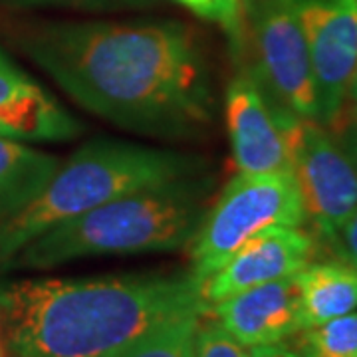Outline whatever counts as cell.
I'll return each mask as SVG.
<instances>
[{
	"label": "cell",
	"instance_id": "obj_5",
	"mask_svg": "<svg viewBox=\"0 0 357 357\" xmlns=\"http://www.w3.org/2000/svg\"><path fill=\"white\" fill-rule=\"evenodd\" d=\"M306 222L298 183L286 173H238L208 206L191 241V276L203 286L248 238L272 227Z\"/></svg>",
	"mask_w": 357,
	"mask_h": 357
},
{
	"label": "cell",
	"instance_id": "obj_14",
	"mask_svg": "<svg viewBox=\"0 0 357 357\" xmlns=\"http://www.w3.org/2000/svg\"><path fill=\"white\" fill-rule=\"evenodd\" d=\"M58 167L56 155L0 137V225L32 203Z\"/></svg>",
	"mask_w": 357,
	"mask_h": 357
},
{
	"label": "cell",
	"instance_id": "obj_11",
	"mask_svg": "<svg viewBox=\"0 0 357 357\" xmlns=\"http://www.w3.org/2000/svg\"><path fill=\"white\" fill-rule=\"evenodd\" d=\"M213 314L246 347L280 344L302 330L298 274L232 294L213 304Z\"/></svg>",
	"mask_w": 357,
	"mask_h": 357
},
{
	"label": "cell",
	"instance_id": "obj_3",
	"mask_svg": "<svg viewBox=\"0 0 357 357\" xmlns=\"http://www.w3.org/2000/svg\"><path fill=\"white\" fill-rule=\"evenodd\" d=\"M213 183L201 173L126 192L42 232L6 264L48 270L93 256L185 248L211 206Z\"/></svg>",
	"mask_w": 357,
	"mask_h": 357
},
{
	"label": "cell",
	"instance_id": "obj_7",
	"mask_svg": "<svg viewBox=\"0 0 357 357\" xmlns=\"http://www.w3.org/2000/svg\"><path fill=\"white\" fill-rule=\"evenodd\" d=\"M292 175L306 220L333 238L357 211V169L316 119H298L294 128Z\"/></svg>",
	"mask_w": 357,
	"mask_h": 357
},
{
	"label": "cell",
	"instance_id": "obj_22",
	"mask_svg": "<svg viewBox=\"0 0 357 357\" xmlns=\"http://www.w3.org/2000/svg\"><path fill=\"white\" fill-rule=\"evenodd\" d=\"M345 153L349 155L351 163L357 169V126H354L345 135Z\"/></svg>",
	"mask_w": 357,
	"mask_h": 357
},
{
	"label": "cell",
	"instance_id": "obj_9",
	"mask_svg": "<svg viewBox=\"0 0 357 357\" xmlns=\"http://www.w3.org/2000/svg\"><path fill=\"white\" fill-rule=\"evenodd\" d=\"M318 100V121L332 126L342 114L357 74L356 0H296Z\"/></svg>",
	"mask_w": 357,
	"mask_h": 357
},
{
	"label": "cell",
	"instance_id": "obj_1",
	"mask_svg": "<svg viewBox=\"0 0 357 357\" xmlns=\"http://www.w3.org/2000/svg\"><path fill=\"white\" fill-rule=\"evenodd\" d=\"M30 56L77 105L117 128L195 139L215 121L211 68L178 22L52 24L32 38Z\"/></svg>",
	"mask_w": 357,
	"mask_h": 357
},
{
	"label": "cell",
	"instance_id": "obj_18",
	"mask_svg": "<svg viewBox=\"0 0 357 357\" xmlns=\"http://www.w3.org/2000/svg\"><path fill=\"white\" fill-rule=\"evenodd\" d=\"M197 357H250L246 345L238 344L217 319H201L195 342Z\"/></svg>",
	"mask_w": 357,
	"mask_h": 357
},
{
	"label": "cell",
	"instance_id": "obj_12",
	"mask_svg": "<svg viewBox=\"0 0 357 357\" xmlns=\"http://www.w3.org/2000/svg\"><path fill=\"white\" fill-rule=\"evenodd\" d=\"M79 131L76 117L0 52V137L48 143L74 139Z\"/></svg>",
	"mask_w": 357,
	"mask_h": 357
},
{
	"label": "cell",
	"instance_id": "obj_15",
	"mask_svg": "<svg viewBox=\"0 0 357 357\" xmlns=\"http://www.w3.org/2000/svg\"><path fill=\"white\" fill-rule=\"evenodd\" d=\"M206 314L208 312H191L171 319L115 357H197V330Z\"/></svg>",
	"mask_w": 357,
	"mask_h": 357
},
{
	"label": "cell",
	"instance_id": "obj_19",
	"mask_svg": "<svg viewBox=\"0 0 357 357\" xmlns=\"http://www.w3.org/2000/svg\"><path fill=\"white\" fill-rule=\"evenodd\" d=\"M328 243L335 248L342 262L357 268V211L347 218V222L333 234V238H330Z\"/></svg>",
	"mask_w": 357,
	"mask_h": 357
},
{
	"label": "cell",
	"instance_id": "obj_13",
	"mask_svg": "<svg viewBox=\"0 0 357 357\" xmlns=\"http://www.w3.org/2000/svg\"><path fill=\"white\" fill-rule=\"evenodd\" d=\"M302 330L357 310V268L345 262H316L298 272Z\"/></svg>",
	"mask_w": 357,
	"mask_h": 357
},
{
	"label": "cell",
	"instance_id": "obj_23",
	"mask_svg": "<svg viewBox=\"0 0 357 357\" xmlns=\"http://www.w3.org/2000/svg\"><path fill=\"white\" fill-rule=\"evenodd\" d=\"M0 357H8L6 340H4V328H2V319H0Z\"/></svg>",
	"mask_w": 357,
	"mask_h": 357
},
{
	"label": "cell",
	"instance_id": "obj_21",
	"mask_svg": "<svg viewBox=\"0 0 357 357\" xmlns=\"http://www.w3.org/2000/svg\"><path fill=\"white\" fill-rule=\"evenodd\" d=\"M250 357H302L298 351L282 344H268L250 347Z\"/></svg>",
	"mask_w": 357,
	"mask_h": 357
},
{
	"label": "cell",
	"instance_id": "obj_8",
	"mask_svg": "<svg viewBox=\"0 0 357 357\" xmlns=\"http://www.w3.org/2000/svg\"><path fill=\"white\" fill-rule=\"evenodd\" d=\"M225 109L238 173H292V133L302 117L282 107L255 70H241L230 79Z\"/></svg>",
	"mask_w": 357,
	"mask_h": 357
},
{
	"label": "cell",
	"instance_id": "obj_17",
	"mask_svg": "<svg viewBox=\"0 0 357 357\" xmlns=\"http://www.w3.org/2000/svg\"><path fill=\"white\" fill-rule=\"evenodd\" d=\"M183 8L227 32L234 50H244V28L241 0H175Z\"/></svg>",
	"mask_w": 357,
	"mask_h": 357
},
{
	"label": "cell",
	"instance_id": "obj_20",
	"mask_svg": "<svg viewBox=\"0 0 357 357\" xmlns=\"http://www.w3.org/2000/svg\"><path fill=\"white\" fill-rule=\"evenodd\" d=\"M30 2H60V4H76L91 8H117V6H137L149 0H30Z\"/></svg>",
	"mask_w": 357,
	"mask_h": 357
},
{
	"label": "cell",
	"instance_id": "obj_2",
	"mask_svg": "<svg viewBox=\"0 0 357 357\" xmlns=\"http://www.w3.org/2000/svg\"><path fill=\"white\" fill-rule=\"evenodd\" d=\"M208 307L191 274L44 278L0 288L13 357H115L155 328Z\"/></svg>",
	"mask_w": 357,
	"mask_h": 357
},
{
	"label": "cell",
	"instance_id": "obj_6",
	"mask_svg": "<svg viewBox=\"0 0 357 357\" xmlns=\"http://www.w3.org/2000/svg\"><path fill=\"white\" fill-rule=\"evenodd\" d=\"M244 46L256 56V77L268 93L302 119L318 121V100L296 0H241Z\"/></svg>",
	"mask_w": 357,
	"mask_h": 357
},
{
	"label": "cell",
	"instance_id": "obj_10",
	"mask_svg": "<svg viewBox=\"0 0 357 357\" xmlns=\"http://www.w3.org/2000/svg\"><path fill=\"white\" fill-rule=\"evenodd\" d=\"M314 250L316 243L302 227L262 230L248 238L225 266L204 282L201 294L208 304H215L252 286L298 274L312 262Z\"/></svg>",
	"mask_w": 357,
	"mask_h": 357
},
{
	"label": "cell",
	"instance_id": "obj_16",
	"mask_svg": "<svg viewBox=\"0 0 357 357\" xmlns=\"http://www.w3.org/2000/svg\"><path fill=\"white\" fill-rule=\"evenodd\" d=\"M302 357H357V312L300 330Z\"/></svg>",
	"mask_w": 357,
	"mask_h": 357
},
{
	"label": "cell",
	"instance_id": "obj_24",
	"mask_svg": "<svg viewBox=\"0 0 357 357\" xmlns=\"http://www.w3.org/2000/svg\"><path fill=\"white\" fill-rule=\"evenodd\" d=\"M349 91H351V96H354V103H356V114H357V74L356 77H354V82H351V88H349Z\"/></svg>",
	"mask_w": 357,
	"mask_h": 357
},
{
	"label": "cell",
	"instance_id": "obj_4",
	"mask_svg": "<svg viewBox=\"0 0 357 357\" xmlns=\"http://www.w3.org/2000/svg\"><path fill=\"white\" fill-rule=\"evenodd\" d=\"M203 157L139 143L96 139L60 163L38 197L0 225V262L52 227L143 187L206 173Z\"/></svg>",
	"mask_w": 357,
	"mask_h": 357
},
{
	"label": "cell",
	"instance_id": "obj_25",
	"mask_svg": "<svg viewBox=\"0 0 357 357\" xmlns=\"http://www.w3.org/2000/svg\"><path fill=\"white\" fill-rule=\"evenodd\" d=\"M356 2H357V0H356Z\"/></svg>",
	"mask_w": 357,
	"mask_h": 357
}]
</instances>
